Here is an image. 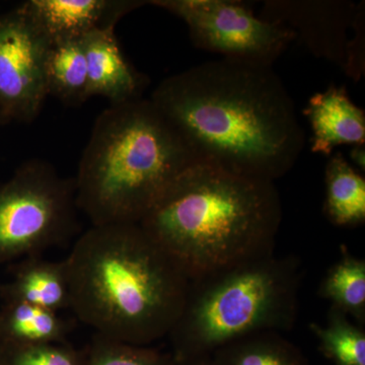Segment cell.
Returning <instances> with one entry per match:
<instances>
[{
  "mask_svg": "<svg viewBox=\"0 0 365 365\" xmlns=\"http://www.w3.org/2000/svg\"><path fill=\"white\" fill-rule=\"evenodd\" d=\"M197 160L275 182L306 134L273 66L220 58L163 79L150 98Z\"/></svg>",
  "mask_w": 365,
  "mask_h": 365,
  "instance_id": "obj_1",
  "label": "cell"
},
{
  "mask_svg": "<svg viewBox=\"0 0 365 365\" xmlns=\"http://www.w3.org/2000/svg\"><path fill=\"white\" fill-rule=\"evenodd\" d=\"M63 264L74 316L98 336L132 345L170 335L191 285L139 223L91 225Z\"/></svg>",
  "mask_w": 365,
  "mask_h": 365,
  "instance_id": "obj_2",
  "label": "cell"
},
{
  "mask_svg": "<svg viewBox=\"0 0 365 365\" xmlns=\"http://www.w3.org/2000/svg\"><path fill=\"white\" fill-rule=\"evenodd\" d=\"M282 216L275 182L199 160L139 225L192 281L275 253Z\"/></svg>",
  "mask_w": 365,
  "mask_h": 365,
  "instance_id": "obj_3",
  "label": "cell"
},
{
  "mask_svg": "<svg viewBox=\"0 0 365 365\" xmlns=\"http://www.w3.org/2000/svg\"><path fill=\"white\" fill-rule=\"evenodd\" d=\"M199 162L150 98L111 105L96 120L74 179L91 225L139 223Z\"/></svg>",
  "mask_w": 365,
  "mask_h": 365,
  "instance_id": "obj_4",
  "label": "cell"
},
{
  "mask_svg": "<svg viewBox=\"0 0 365 365\" xmlns=\"http://www.w3.org/2000/svg\"><path fill=\"white\" fill-rule=\"evenodd\" d=\"M302 277L297 257L273 253L192 280L168 336L176 361L210 356L253 334L289 332L299 317Z\"/></svg>",
  "mask_w": 365,
  "mask_h": 365,
  "instance_id": "obj_5",
  "label": "cell"
},
{
  "mask_svg": "<svg viewBox=\"0 0 365 365\" xmlns=\"http://www.w3.org/2000/svg\"><path fill=\"white\" fill-rule=\"evenodd\" d=\"M74 180L32 160L0 189V257L40 256L78 227Z\"/></svg>",
  "mask_w": 365,
  "mask_h": 365,
  "instance_id": "obj_6",
  "label": "cell"
},
{
  "mask_svg": "<svg viewBox=\"0 0 365 365\" xmlns=\"http://www.w3.org/2000/svg\"><path fill=\"white\" fill-rule=\"evenodd\" d=\"M186 24L195 47L222 58L273 66L297 40L287 26L255 16L239 0H151Z\"/></svg>",
  "mask_w": 365,
  "mask_h": 365,
  "instance_id": "obj_7",
  "label": "cell"
},
{
  "mask_svg": "<svg viewBox=\"0 0 365 365\" xmlns=\"http://www.w3.org/2000/svg\"><path fill=\"white\" fill-rule=\"evenodd\" d=\"M49 41L20 6L0 16V116L32 122L48 97Z\"/></svg>",
  "mask_w": 365,
  "mask_h": 365,
  "instance_id": "obj_8",
  "label": "cell"
},
{
  "mask_svg": "<svg viewBox=\"0 0 365 365\" xmlns=\"http://www.w3.org/2000/svg\"><path fill=\"white\" fill-rule=\"evenodd\" d=\"M355 11L348 0H270L258 16L287 26L312 54L343 69Z\"/></svg>",
  "mask_w": 365,
  "mask_h": 365,
  "instance_id": "obj_9",
  "label": "cell"
},
{
  "mask_svg": "<svg viewBox=\"0 0 365 365\" xmlns=\"http://www.w3.org/2000/svg\"><path fill=\"white\" fill-rule=\"evenodd\" d=\"M143 0H30L23 6L49 43L81 40L93 31L116 28Z\"/></svg>",
  "mask_w": 365,
  "mask_h": 365,
  "instance_id": "obj_10",
  "label": "cell"
},
{
  "mask_svg": "<svg viewBox=\"0 0 365 365\" xmlns=\"http://www.w3.org/2000/svg\"><path fill=\"white\" fill-rule=\"evenodd\" d=\"M88 69L91 97L98 96L122 104L141 98L148 78L125 58L115 28L93 31L81 39Z\"/></svg>",
  "mask_w": 365,
  "mask_h": 365,
  "instance_id": "obj_11",
  "label": "cell"
},
{
  "mask_svg": "<svg viewBox=\"0 0 365 365\" xmlns=\"http://www.w3.org/2000/svg\"><path fill=\"white\" fill-rule=\"evenodd\" d=\"M312 128L314 153L330 157L340 145H364L365 113L345 86H331L309 98L304 109Z\"/></svg>",
  "mask_w": 365,
  "mask_h": 365,
  "instance_id": "obj_12",
  "label": "cell"
},
{
  "mask_svg": "<svg viewBox=\"0 0 365 365\" xmlns=\"http://www.w3.org/2000/svg\"><path fill=\"white\" fill-rule=\"evenodd\" d=\"M327 218L336 227H355L365 222V180L341 153L329 157L325 169Z\"/></svg>",
  "mask_w": 365,
  "mask_h": 365,
  "instance_id": "obj_13",
  "label": "cell"
},
{
  "mask_svg": "<svg viewBox=\"0 0 365 365\" xmlns=\"http://www.w3.org/2000/svg\"><path fill=\"white\" fill-rule=\"evenodd\" d=\"M48 96L78 106L91 98L88 69L81 40L49 43L45 62Z\"/></svg>",
  "mask_w": 365,
  "mask_h": 365,
  "instance_id": "obj_14",
  "label": "cell"
},
{
  "mask_svg": "<svg viewBox=\"0 0 365 365\" xmlns=\"http://www.w3.org/2000/svg\"><path fill=\"white\" fill-rule=\"evenodd\" d=\"M321 299L331 302L359 326L365 325V261L341 248L340 258L329 269L319 287Z\"/></svg>",
  "mask_w": 365,
  "mask_h": 365,
  "instance_id": "obj_15",
  "label": "cell"
},
{
  "mask_svg": "<svg viewBox=\"0 0 365 365\" xmlns=\"http://www.w3.org/2000/svg\"><path fill=\"white\" fill-rule=\"evenodd\" d=\"M210 356L215 365H309L302 350L277 332L246 336Z\"/></svg>",
  "mask_w": 365,
  "mask_h": 365,
  "instance_id": "obj_16",
  "label": "cell"
},
{
  "mask_svg": "<svg viewBox=\"0 0 365 365\" xmlns=\"http://www.w3.org/2000/svg\"><path fill=\"white\" fill-rule=\"evenodd\" d=\"M14 300L50 311L69 309L68 285L63 261L50 262L31 257L14 282Z\"/></svg>",
  "mask_w": 365,
  "mask_h": 365,
  "instance_id": "obj_17",
  "label": "cell"
},
{
  "mask_svg": "<svg viewBox=\"0 0 365 365\" xmlns=\"http://www.w3.org/2000/svg\"><path fill=\"white\" fill-rule=\"evenodd\" d=\"M319 351L333 365H365V329L330 307L324 324L312 323Z\"/></svg>",
  "mask_w": 365,
  "mask_h": 365,
  "instance_id": "obj_18",
  "label": "cell"
},
{
  "mask_svg": "<svg viewBox=\"0 0 365 365\" xmlns=\"http://www.w3.org/2000/svg\"><path fill=\"white\" fill-rule=\"evenodd\" d=\"M6 331L18 346L60 343L71 332L58 313L14 300L6 319Z\"/></svg>",
  "mask_w": 365,
  "mask_h": 365,
  "instance_id": "obj_19",
  "label": "cell"
},
{
  "mask_svg": "<svg viewBox=\"0 0 365 365\" xmlns=\"http://www.w3.org/2000/svg\"><path fill=\"white\" fill-rule=\"evenodd\" d=\"M90 365H176L155 350L98 335Z\"/></svg>",
  "mask_w": 365,
  "mask_h": 365,
  "instance_id": "obj_20",
  "label": "cell"
},
{
  "mask_svg": "<svg viewBox=\"0 0 365 365\" xmlns=\"http://www.w3.org/2000/svg\"><path fill=\"white\" fill-rule=\"evenodd\" d=\"M14 365H79L76 355L59 343L18 346Z\"/></svg>",
  "mask_w": 365,
  "mask_h": 365,
  "instance_id": "obj_21",
  "label": "cell"
},
{
  "mask_svg": "<svg viewBox=\"0 0 365 365\" xmlns=\"http://www.w3.org/2000/svg\"><path fill=\"white\" fill-rule=\"evenodd\" d=\"M364 2L356 4L351 29L354 31L353 39L348 40L345 63L343 71L353 81H359L364 76L365 62V19Z\"/></svg>",
  "mask_w": 365,
  "mask_h": 365,
  "instance_id": "obj_22",
  "label": "cell"
},
{
  "mask_svg": "<svg viewBox=\"0 0 365 365\" xmlns=\"http://www.w3.org/2000/svg\"><path fill=\"white\" fill-rule=\"evenodd\" d=\"M350 158L353 162V167H357L360 170H365V148L364 145L353 146L350 151Z\"/></svg>",
  "mask_w": 365,
  "mask_h": 365,
  "instance_id": "obj_23",
  "label": "cell"
},
{
  "mask_svg": "<svg viewBox=\"0 0 365 365\" xmlns=\"http://www.w3.org/2000/svg\"><path fill=\"white\" fill-rule=\"evenodd\" d=\"M176 365H215L211 356L196 357L188 360H182V361H176Z\"/></svg>",
  "mask_w": 365,
  "mask_h": 365,
  "instance_id": "obj_24",
  "label": "cell"
},
{
  "mask_svg": "<svg viewBox=\"0 0 365 365\" xmlns=\"http://www.w3.org/2000/svg\"><path fill=\"white\" fill-rule=\"evenodd\" d=\"M0 119H4V118H2L1 116H0Z\"/></svg>",
  "mask_w": 365,
  "mask_h": 365,
  "instance_id": "obj_25",
  "label": "cell"
}]
</instances>
